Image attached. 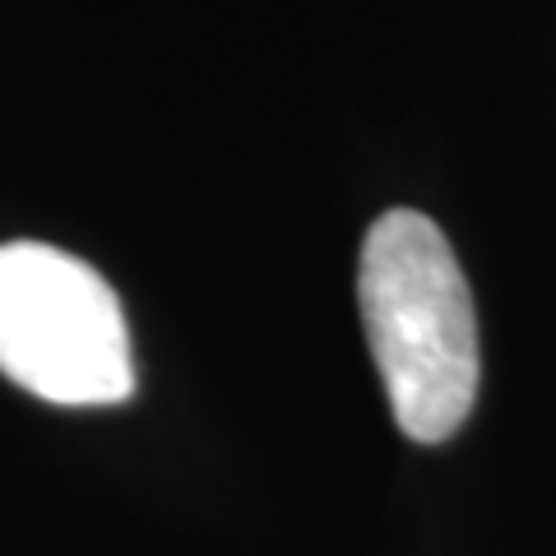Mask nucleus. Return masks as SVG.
<instances>
[{"label": "nucleus", "instance_id": "f257e3e1", "mask_svg": "<svg viewBox=\"0 0 556 556\" xmlns=\"http://www.w3.org/2000/svg\"><path fill=\"white\" fill-rule=\"evenodd\" d=\"M357 302L399 431L450 441L473 413L482 348L473 292L437 223L417 208L380 214L362 241Z\"/></svg>", "mask_w": 556, "mask_h": 556}, {"label": "nucleus", "instance_id": "f03ea898", "mask_svg": "<svg viewBox=\"0 0 556 556\" xmlns=\"http://www.w3.org/2000/svg\"><path fill=\"white\" fill-rule=\"evenodd\" d=\"M0 376L65 408L126 404L135 394V353L108 278L47 241H5Z\"/></svg>", "mask_w": 556, "mask_h": 556}]
</instances>
